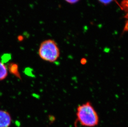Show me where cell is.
Listing matches in <instances>:
<instances>
[{"instance_id": "52a82bcc", "label": "cell", "mask_w": 128, "mask_h": 127, "mask_svg": "<svg viewBox=\"0 0 128 127\" xmlns=\"http://www.w3.org/2000/svg\"><path fill=\"white\" fill-rule=\"evenodd\" d=\"M114 0H98L100 2L104 5H108Z\"/></svg>"}, {"instance_id": "277c9868", "label": "cell", "mask_w": 128, "mask_h": 127, "mask_svg": "<svg viewBox=\"0 0 128 127\" xmlns=\"http://www.w3.org/2000/svg\"><path fill=\"white\" fill-rule=\"evenodd\" d=\"M120 6L122 10L126 12L125 18L126 20L124 28L123 33L128 32V0H122L120 4Z\"/></svg>"}, {"instance_id": "5b68a950", "label": "cell", "mask_w": 128, "mask_h": 127, "mask_svg": "<svg viewBox=\"0 0 128 127\" xmlns=\"http://www.w3.org/2000/svg\"><path fill=\"white\" fill-rule=\"evenodd\" d=\"M8 72L18 78H20L21 76L19 72L18 65L15 63H11L7 66Z\"/></svg>"}, {"instance_id": "ba28073f", "label": "cell", "mask_w": 128, "mask_h": 127, "mask_svg": "<svg viewBox=\"0 0 128 127\" xmlns=\"http://www.w3.org/2000/svg\"><path fill=\"white\" fill-rule=\"evenodd\" d=\"M66 2H68L70 4L76 3L77 2H78L80 0H65Z\"/></svg>"}, {"instance_id": "6da1fadb", "label": "cell", "mask_w": 128, "mask_h": 127, "mask_svg": "<svg viewBox=\"0 0 128 127\" xmlns=\"http://www.w3.org/2000/svg\"><path fill=\"white\" fill-rule=\"evenodd\" d=\"M78 122L84 127H95L99 124L98 113L90 102L79 105L76 113Z\"/></svg>"}, {"instance_id": "3957f363", "label": "cell", "mask_w": 128, "mask_h": 127, "mask_svg": "<svg viewBox=\"0 0 128 127\" xmlns=\"http://www.w3.org/2000/svg\"><path fill=\"white\" fill-rule=\"evenodd\" d=\"M12 122L11 115L8 112L0 110V127H10Z\"/></svg>"}, {"instance_id": "8992f818", "label": "cell", "mask_w": 128, "mask_h": 127, "mask_svg": "<svg viewBox=\"0 0 128 127\" xmlns=\"http://www.w3.org/2000/svg\"><path fill=\"white\" fill-rule=\"evenodd\" d=\"M8 70L7 66L2 62L0 61V81L5 80L8 76Z\"/></svg>"}, {"instance_id": "7a4b0ae2", "label": "cell", "mask_w": 128, "mask_h": 127, "mask_svg": "<svg viewBox=\"0 0 128 127\" xmlns=\"http://www.w3.org/2000/svg\"><path fill=\"white\" fill-rule=\"evenodd\" d=\"M38 54L40 58L44 61L54 63L59 59L60 51L56 41L49 39L41 43L38 50Z\"/></svg>"}]
</instances>
